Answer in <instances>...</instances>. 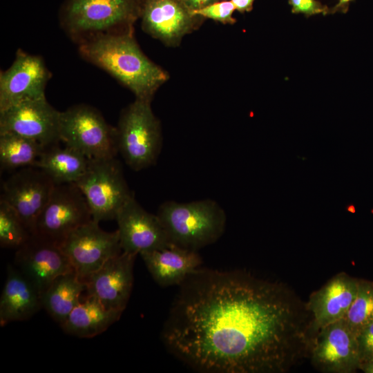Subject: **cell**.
<instances>
[{"label":"cell","mask_w":373,"mask_h":373,"mask_svg":"<svg viewBox=\"0 0 373 373\" xmlns=\"http://www.w3.org/2000/svg\"><path fill=\"white\" fill-rule=\"evenodd\" d=\"M60 113L46 98L16 104L0 111V133L19 135L45 147L57 144Z\"/></svg>","instance_id":"5bb4252c"},{"label":"cell","mask_w":373,"mask_h":373,"mask_svg":"<svg viewBox=\"0 0 373 373\" xmlns=\"http://www.w3.org/2000/svg\"><path fill=\"white\" fill-rule=\"evenodd\" d=\"M122 312L105 307L97 299L87 296L74 308L64 323L63 330L80 338H92L117 321Z\"/></svg>","instance_id":"44dd1931"},{"label":"cell","mask_w":373,"mask_h":373,"mask_svg":"<svg viewBox=\"0 0 373 373\" xmlns=\"http://www.w3.org/2000/svg\"><path fill=\"white\" fill-rule=\"evenodd\" d=\"M191 12L222 0H178Z\"/></svg>","instance_id":"f546056e"},{"label":"cell","mask_w":373,"mask_h":373,"mask_svg":"<svg viewBox=\"0 0 373 373\" xmlns=\"http://www.w3.org/2000/svg\"><path fill=\"white\" fill-rule=\"evenodd\" d=\"M86 284L75 271L59 276L41 296L42 308L60 326L82 301Z\"/></svg>","instance_id":"7402d4cb"},{"label":"cell","mask_w":373,"mask_h":373,"mask_svg":"<svg viewBox=\"0 0 373 373\" xmlns=\"http://www.w3.org/2000/svg\"><path fill=\"white\" fill-rule=\"evenodd\" d=\"M95 221L115 220L123 206L134 196L115 157L90 159L85 173L76 182Z\"/></svg>","instance_id":"8992f818"},{"label":"cell","mask_w":373,"mask_h":373,"mask_svg":"<svg viewBox=\"0 0 373 373\" xmlns=\"http://www.w3.org/2000/svg\"><path fill=\"white\" fill-rule=\"evenodd\" d=\"M55 185L41 169L37 166L21 168L4 181L0 200L16 211L28 231L33 234L37 219Z\"/></svg>","instance_id":"8fae6325"},{"label":"cell","mask_w":373,"mask_h":373,"mask_svg":"<svg viewBox=\"0 0 373 373\" xmlns=\"http://www.w3.org/2000/svg\"><path fill=\"white\" fill-rule=\"evenodd\" d=\"M137 255L122 251L107 260L84 280L87 296L105 307L123 312L133 285V265Z\"/></svg>","instance_id":"e0dca14e"},{"label":"cell","mask_w":373,"mask_h":373,"mask_svg":"<svg viewBox=\"0 0 373 373\" xmlns=\"http://www.w3.org/2000/svg\"><path fill=\"white\" fill-rule=\"evenodd\" d=\"M360 370L365 373H373V359L362 363Z\"/></svg>","instance_id":"1f68e13d"},{"label":"cell","mask_w":373,"mask_h":373,"mask_svg":"<svg viewBox=\"0 0 373 373\" xmlns=\"http://www.w3.org/2000/svg\"><path fill=\"white\" fill-rule=\"evenodd\" d=\"M312 363L325 373H353L360 370L357 335L344 318L328 324L311 337L309 350Z\"/></svg>","instance_id":"9c48e42d"},{"label":"cell","mask_w":373,"mask_h":373,"mask_svg":"<svg viewBox=\"0 0 373 373\" xmlns=\"http://www.w3.org/2000/svg\"><path fill=\"white\" fill-rule=\"evenodd\" d=\"M234 5L236 10L241 13L250 12L253 8L255 0H230Z\"/></svg>","instance_id":"4dcf8cb0"},{"label":"cell","mask_w":373,"mask_h":373,"mask_svg":"<svg viewBox=\"0 0 373 373\" xmlns=\"http://www.w3.org/2000/svg\"><path fill=\"white\" fill-rule=\"evenodd\" d=\"M357 335L373 322V282L359 279L355 300L343 318Z\"/></svg>","instance_id":"d4e9b609"},{"label":"cell","mask_w":373,"mask_h":373,"mask_svg":"<svg viewBox=\"0 0 373 373\" xmlns=\"http://www.w3.org/2000/svg\"><path fill=\"white\" fill-rule=\"evenodd\" d=\"M46 147L32 139L10 133H0L1 170L35 166Z\"/></svg>","instance_id":"cb8c5ba5"},{"label":"cell","mask_w":373,"mask_h":373,"mask_svg":"<svg viewBox=\"0 0 373 373\" xmlns=\"http://www.w3.org/2000/svg\"><path fill=\"white\" fill-rule=\"evenodd\" d=\"M50 76L41 57L18 50L12 65L0 74V111L46 98L45 88Z\"/></svg>","instance_id":"4fadbf2b"},{"label":"cell","mask_w":373,"mask_h":373,"mask_svg":"<svg viewBox=\"0 0 373 373\" xmlns=\"http://www.w3.org/2000/svg\"><path fill=\"white\" fill-rule=\"evenodd\" d=\"M91 220L88 203L76 183L55 184L37 219L35 233L60 245L71 232Z\"/></svg>","instance_id":"ba28073f"},{"label":"cell","mask_w":373,"mask_h":373,"mask_svg":"<svg viewBox=\"0 0 373 373\" xmlns=\"http://www.w3.org/2000/svg\"><path fill=\"white\" fill-rule=\"evenodd\" d=\"M293 13H302L307 16L328 12V8L316 0H289Z\"/></svg>","instance_id":"f1b7e54d"},{"label":"cell","mask_w":373,"mask_h":373,"mask_svg":"<svg viewBox=\"0 0 373 373\" xmlns=\"http://www.w3.org/2000/svg\"><path fill=\"white\" fill-rule=\"evenodd\" d=\"M235 10L236 8L230 0H222L195 10L191 13L222 24H233L236 22V19L233 17Z\"/></svg>","instance_id":"4316f807"},{"label":"cell","mask_w":373,"mask_h":373,"mask_svg":"<svg viewBox=\"0 0 373 373\" xmlns=\"http://www.w3.org/2000/svg\"><path fill=\"white\" fill-rule=\"evenodd\" d=\"M59 140L88 159L115 157L116 129L95 108L74 105L60 113Z\"/></svg>","instance_id":"52a82bcc"},{"label":"cell","mask_w":373,"mask_h":373,"mask_svg":"<svg viewBox=\"0 0 373 373\" xmlns=\"http://www.w3.org/2000/svg\"><path fill=\"white\" fill-rule=\"evenodd\" d=\"M142 0H66L60 21L78 43L102 34L133 32Z\"/></svg>","instance_id":"277c9868"},{"label":"cell","mask_w":373,"mask_h":373,"mask_svg":"<svg viewBox=\"0 0 373 373\" xmlns=\"http://www.w3.org/2000/svg\"><path fill=\"white\" fill-rule=\"evenodd\" d=\"M359 279L340 272L314 291L306 304L311 337L321 327L343 318L356 298Z\"/></svg>","instance_id":"ac0fdd59"},{"label":"cell","mask_w":373,"mask_h":373,"mask_svg":"<svg viewBox=\"0 0 373 373\" xmlns=\"http://www.w3.org/2000/svg\"><path fill=\"white\" fill-rule=\"evenodd\" d=\"M30 235L16 211L0 200L1 247L17 249L28 240Z\"/></svg>","instance_id":"484cf974"},{"label":"cell","mask_w":373,"mask_h":373,"mask_svg":"<svg viewBox=\"0 0 373 373\" xmlns=\"http://www.w3.org/2000/svg\"><path fill=\"white\" fill-rule=\"evenodd\" d=\"M357 341L361 363L373 359V322L360 331Z\"/></svg>","instance_id":"83f0119b"},{"label":"cell","mask_w":373,"mask_h":373,"mask_svg":"<svg viewBox=\"0 0 373 373\" xmlns=\"http://www.w3.org/2000/svg\"><path fill=\"white\" fill-rule=\"evenodd\" d=\"M79 52L128 88L135 99L151 102L169 79L165 70L144 55L133 32L94 36L79 43Z\"/></svg>","instance_id":"7a4b0ae2"},{"label":"cell","mask_w":373,"mask_h":373,"mask_svg":"<svg viewBox=\"0 0 373 373\" xmlns=\"http://www.w3.org/2000/svg\"><path fill=\"white\" fill-rule=\"evenodd\" d=\"M151 104L135 99L123 109L115 128L118 152L134 171L154 164L162 149L161 125Z\"/></svg>","instance_id":"5b68a950"},{"label":"cell","mask_w":373,"mask_h":373,"mask_svg":"<svg viewBox=\"0 0 373 373\" xmlns=\"http://www.w3.org/2000/svg\"><path fill=\"white\" fill-rule=\"evenodd\" d=\"M60 247L83 280L122 252L117 229L104 231L94 220L71 232Z\"/></svg>","instance_id":"30bf717a"},{"label":"cell","mask_w":373,"mask_h":373,"mask_svg":"<svg viewBox=\"0 0 373 373\" xmlns=\"http://www.w3.org/2000/svg\"><path fill=\"white\" fill-rule=\"evenodd\" d=\"M115 220L122 251L140 255L172 245L157 214L146 211L134 196L123 206Z\"/></svg>","instance_id":"2e32d148"},{"label":"cell","mask_w":373,"mask_h":373,"mask_svg":"<svg viewBox=\"0 0 373 373\" xmlns=\"http://www.w3.org/2000/svg\"><path fill=\"white\" fill-rule=\"evenodd\" d=\"M165 346L207 373H285L308 352L311 316L280 282L199 268L180 285Z\"/></svg>","instance_id":"6da1fadb"},{"label":"cell","mask_w":373,"mask_h":373,"mask_svg":"<svg viewBox=\"0 0 373 373\" xmlns=\"http://www.w3.org/2000/svg\"><path fill=\"white\" fill-rule=\"evenodd\" d=\"M140 19L145 32L169 47L178 46L205 19L193 15L178 0H142Z\"/></svg>","instance_id":"9a60e30c"},{"label":"cell","mask_w":373,"mask_h":373,"mask_svg":"<svg viewBox=\"0 0 373 373\" xmlns=\"http://www.w3.org/2000/svg\"><path fill=\"white\" fill-rule=\"evenodd\" d=\"M89 160L75 149L55 144L44 149L35 166L44 171L55 184L76 183L85 173Z\"/></svg>","instance_id":"603a6c76"},{"label":"cell","mask_w":373,"mask_h":373,"mask_svg":"<svg viewBox=\"0 0 373 373\" xmlns=\"http://www.w3.org/2000/svg\"><path fill=\"white\" fill-rule=\"evenodd\" d=\"M352 0H339L338 3L333 8V12L343 9Z\"/></svg>","instance_id":"d6a6232c"},{"label":"cell","mask_w":373,"mask_h":373,"mask_svg":"<svg viewBox=\"0 0 373 373\" xmlns=\"http://www.w3.org/2000/svg\"><path fill=\"white\" fill-rule=\"evenodd\" d=\"M172 245L197 251L216 242L226 227L224 210L215 200L166 201L157 212Z\"/></svg>","instance_id":"3957f363"},{"label":"cell","mask_w":373,"mask_h":373,"mask_svg":"<svg viewBox=\"0 0 373 373\" xmlns=\"http://www.w3.org/2000/svg\"><path fill=\"white\" fill-rule=\"evenodd\" d=\"M14 265L41 296L59 276L74 271L60 245L38 233L16 249Z\"/></svg>","instance_id":"7c38bea8"},{"label":"cell","mask_w":373,"mask_h":373,"mask_svg":"<svg viewBox=\"0 0 373 373\" xmlns=\"http://www.w3.org/2000/svg\"><path fill=\"white\" fill-rule=\"evenodd\" d=\"M42 308L41 296L15 265H8L0 298V325L25 321Z\"/></svg>","instance_id":"ffe728a7"},{"label":"cell","mask_w":373,"mask_h":373,"mask_svg":"<svg viewBox=\"0 0 373 373\" xmlns=\"http://www.w3.org/2000/svg\"><path fill=\"white\" fill-rule=\"evenodd\" d=\"M140 256L152 278L163 287L180 285L202 263L197 251L174 245L141 254Z\"/></svg>","instance_id":"d6986e66"}]
</instances>
